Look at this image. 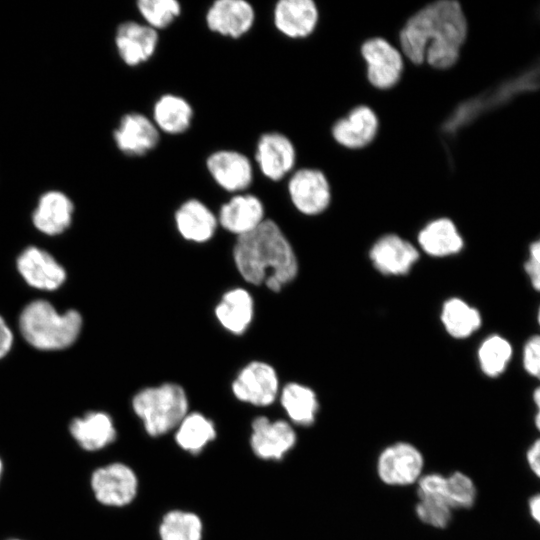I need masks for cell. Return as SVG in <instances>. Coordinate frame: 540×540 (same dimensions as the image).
Segmentation results:
<instances>
[{"mask_svg":"<svg viewBox=\"0 0 540 540\" xmlns=\"http://www.w3.org/2000/svg\"><path fill=\"white\" fill-rule=\"evenodd\" d=\"M527 460L531 470L540 478V439L530 446L527 452Z\"/></svg>","mask_w":540,"mask_h":540,"instance_id":"cell-38","label":"cell"},{"mask_svg":"<svg viewBox=\"0 0 540 540\" xmlns=\"http://www.w3.org/2000/svg\"><path fill=\"white\" fill-rule=\"evenodd\" d=\"M175 222L183 238L198 243L211 239L218 225L215 214L202 201L194 198L179 206Z\"/></svg>","mask_w":540,"mask_h":540,"instance_id":"cell-22","label":"cell"},{"mask_svg":"<svg viewBox=\"0 0 540 540\" xmlns=\"http://www.w3.org/2000/svg\"><path fill=\"white\" fill-rule=\"evenodd\" d=\"M221 325L236 335L245 332L253 317V299L248 291L236 288L226 292L215 309Z\"/></svg>","mask_w":540,"mask_h":540,"instance_id":"cell-26","label":"cell"},{"mask_svg":"<svg viewBox=\"0 0 540 540\" xmlns=\"http://www.w3.org/2000/svg\"><path fill=\"white\" fill-rule=\"evenodd\" d=\"M379 131V118L367 105H358L339 118L331 127L337 144L349 150H360L370 145Z\"/></svg>","mask_w":540,"mask_h":540,"instance_id":"cell-16","label":"cell"},{"mask_svg":"<svg viewBox=\"0 0 540 540\" xmlns=\"http://www.w3.org/2000/svg\"><path fill=\"white\" fill-rule=\"evenodd\" d=\"M288 194L294 207L309 216L321 214L331 202L330 182L325 173L316 168L294 171L288 180Z\"/></svg>","mask_w":540,"mask_h":540,"instance_id":"cell-7","label":"cell"},{"mask_svg":"<svg viewBox=\"0 0 540 540\" xmlns=\"http://www.w3.org/2000/svg\"><path fill=\"white\" fill-rule=\"evenodd\" d=\"M529 509L533 519L540 525V494L530 498Z\"/></svg>","mask_w":540,"mask_h":540,"instance_id":"cell-39","label":"cell"},{"mask_svg":"<svg viewBox=\"0 0 540 540\" xmlns=\"http://www.w3.org/2000/svg\"><path fill=\"white\" fill-rule=\"evenodd\" d=\"M418 243L428 255L443 257L460 252L463 238L454 222L448 218H437L419 232Z\"/></svg>","mask_w":540,"mask_h":540,"instance_id":"cell-25","label":"cell"},{"mask_svg":"<svg viewBox=\"0 0 540 540\" xmlns=\"http://www.w3.org/2000/svg\"><path fill=\"white\" fill-rule=\"evenodd\" d=\"M255 19V9L246 0H216L205 14L210 31L232 39L246 35L254 26Z\"/></svg>","mask_w":540,"mask_h":540,"instance_id":"cell-14","label":"cell"},{"mask_svg":"<svg viewBox=\"0 0 540 540\" xmlns=\"http://www.w3.org/2000/svg\"><path fill=\"white\" fill-rule=\"evenodd\" d=\"M22 336L40 350H60L71 346L82 327L81 315L75 310L60 314L47 301L28 304L19 319Z\"/></svg>","mask_w":540,"mask_h":540,"instance_id":"cell-3","label":"cell"},{"mask_svg":"<svg viewBox=\"0 0 540 540\" xmlns=\"http://www.w3.org/2000/svg\"><path fill=\"white\" fill-rule=\"evenodd\" d=\"M533 401L538 409L535 415V425L540 431V386H538L533 392Z\"/></svg>","mask_w":540,"mask_h":540,"instance_id":"cell-41","label":"cell"},{"mask_svg":"<svg viewBox=\"0 0 540 540\" xmlns=\"http://www.w3.org/2000/svg\"><path fill=\"white\" fill-rule=\"evenodd\" d=\"M132 408L152 437L176 429L188 414V399L184 389L175 383L140 390L132 399Z\"/></svg>","mask_w":540,"mask_h":540,"instance_id":"cell-4","label":"cell"},{"mask_svg":"<svg viewBox=\"0 0 540 540\" xmlns=\"http://www.w3.org/2000/svg\"><path fill=\"white\" fill-rule=\"evenodd\" d=\"M264 205L255 195L238 193L224 203L217 217L218 223L238 237L258 227L264 219Z\"/></svg>","mask_w":540,"mask_h":540,"instance_id":"cell-21","label":"cell"},{"mask_svg":"<svg viewBox=\"0 0 540 540\" xmlns=\"http://www.w3.org/2000/svg\"><path fill=\"white\" fill-rule=\"evenodd\" d=\"M418 258L415 246L395 234L382 236L370 250V259L375 268L387 275L408 273Z\"/></svg>","mask_w":540,"mask_h":540,"instance_id":"cell-20","label":"cell"},{"mask_svg":"<svg viewBox=\"0 0 540 540\" xmlns=\"http://www.w3.org/2000/svg\"><path fill=\"white\" fill-rule=\"evenodd\" d=\"M117 148L130 157H141L159 144L160 131L148 116L139 112L124 114L113 132Z\"/></svg>","mask_w":540,"mask_h":540,"instance_id":"cell-15","label":"cell"},{"mask_svg":"<svg viewBox=\"0 0 540 540\" xmlns=\"http://www.w3.org/2000/svg\"><path fill=\"white\" fill-rule=\"evenodd\" d=\"M468 36V21L461 4L439 0L413 13L399 32V49L414 65L437 70L453 67Z\"/></svg>","mask_w":540,"mask_h":540,"instance_id":"cell-1","label":"cell"},{"mask_svg":"<svg viewBox=\"0 0 540 540\" xmlns=\"http://www.w3.org/2000/svg\"><path fill=\"white\" fill-rule=\"evenodd\" d=\"M423 467L422 453L407 442H397L386 447L377 460L379 478L391 486H406L417 482Z\"/></svg>","mask_w":540,"mask_h":540,"instance_id":"cell-8","label":"cell"},{"mask_svg":"<svg viewBox=\"0 0 540 540\" xmlns=\"http://www.w3.org/2000/svg\"><path fill=\"white\" fill-rule=\"evenodd\" d=\"M3 472H4V463H3L2 458L0 457V482L3 476Z\"/></svg>","mask_w":540,"mask_h":540,"instance_id":"cell-42","label":"cell"},{"mask_svg":"<svg viewBox=\"0 0 540 540\" xmlns=\"http://www.w3.org/2000/svg\"><path fill=\"white\" fill-rule=\"evenodd\" d=\"M235 397L255 406H269L278 394L279 382L274 368L261 361L246 365L232 384Z\"/></svg>","mask_w":540,"mask_h":540,"instance_id":"cell-12","label":"cell"},{"mask_svg":"<svg viewBox=\"0 0 540 540\" xmlns=\"http://www.w3.org/2000/svg\"><path fill=\"white\" fill-rule=\"evenodd\" d=\"M280 400L293 423L309 426L315 422L319 403L311 388L299 383H289L282 389Z\"/></svg>","mask_w":540,"mask_h":540,"instance_id":"cell-27","label":"cell"},{"mask_svg":"<svg viewBox=\"0 0 540 540\" xmlns=\"http://www.w3.org/2000/svg\"><path fill=\"white\" fill-rule=\"evenodd\" d=\"M477 496L472 479L464 473L454 472L446 477V502L452 509H468Z\"/></svg>","mask_w":540,"mask_h":540,"instance_id":"cell-33","label":"cell"},{"mask_svg":"<svg viewBox=\"0 0 540 540\" xmlns=\"http://www.w3.org/2000/svg\"><path fill=\"white\" fill-rule=\"evenodd\" d=\"M215 438L214 423L199 412L188 413L175 433L177 445L191 454H199Z\"/></svg>","mask_w":540,"mask_h":540,"instance_id":"cell-28","label":"cell"},{"mask_svg":"<svg viewBox=\"0 0 540 540\" xmlns=\"http://www.w3.org/2000/svg\"><path fill=\"white\" fill-rule=\"evenodd\" d=\"M441 320L446 331L455 338L469 337L482 324L480 312L459 298H451L444 303Z\"/></svg>","mask_w":540,"mask_h":540,"instance_id":"cell-29","label":"cell"},{"mask_svg":"<svg viewBox=\"0 0 540 540\" xmlns=\"http://www.w3.org/2000/svg\"><path fill=\"white\" fill-rule=\"evenodd\" d=\"M522 363L527 374L540 380V335H533L524 344Z\"/></svg>","mask_w":540,"mask_h":540,"instance_id":"cell-36","label":"cell"},{"mask_svg":"<svg viewBox=\"0 0 540 540\" xmlns=\"http://www.w3.org/2000/svg\"><path fill=\"white\" fill-rule=\"evenodd\" d=\"M68 433L79 449L97 454L111 446L117 438V429L112 417L100 410L86 411L72 417Z\"/></svg>","mask_w":540,"mask_h":540,"instance_id":"cell-10","label":"cell"},{"mask_svg":"<svg viewBox=\"0 0 540 540\" xmlns=\"http://www.w3.org/2000/svg\"><path fill=\"white\" fill-rule=\"evenodd\" d=\"M477 355L482 372L495 378L507 369L513 356V347L506 338L494 334L481 343Z\"/></svg>","mask_w":540,"mask_h":540,"instance_id":"cell-31","label":"cell"},{"mask_svg":"<svg viewBox=\"0 0 540 540\" xmlns=\"http://www.w3.org/2000/svg\"><path fill=\"white\" fill-rule=\"evenodd\" d=\"M13 334L4 319L0 316V359L11 349Z\"/></svg>","mask_w":540,"mask_h":540,"instance_id":"cell-37","label":"cell"},{"mask_svg":"<svg viewBox=\"0 0 540 540\" xmlns=\"http://www.w3.org/2000/svg\"><path fill=\"white\" fill-rule=\"evenodd\" d=\"M366 66L368 82L376 89L388 90L401 80L404 72V56L400 49L384 37H371L360 47Z\"/></svg>","mask_w":540,"mask_h":540,"instance_id":"cell-6","label":"cell"},{"mask_svg":"<svg viewBox=\"0 0 540 540\" xmlns=\"http://www.w3.org/2000/svg\"><path fill=\"white\" fill-rule=\"evenodd\" d=\"M417 494L421 499L446 501V477L439 473H430L419 478ZM448 504V503H447Z\"/></svg>","mask_w":540,"mask_h":540,"instance_id":"cell-35","label":"cell"},{"mask_svg":"<svg viewBox=\"0 0 540 540\" xmlns=\"http://www.w3.org/2000/svg\"><path fill=\"white\" fill-rule=\"evenodd\" d=\"M528 259L540 265V238L530 244Z\"/></svg>","mask_w":540,"mask_h":540,"instance_id":"cell-40","label":"cell"},{"mask_svg":"<svg viewBox=\"0 0 540 540\" xmlns=\"http://www.w3.org/2000/svg\"><path fill=\"white\" fill-rule=\"evenodd\" d=\"M159 43L158 31L133 20L122 22L115 33V46L121 60L130 67L149 61Z\"/></svg>","mask_w":540,"mask_h":540,"instance_id":"cell-17","label":"cell"},{"mask_svg":"<svg viewBox=\"0 0 540 540\" xmlns=\"http://www.w3.org/2000/svg\"><path fill=\"white\" fill-rule=\"evenodd\" d=\"M233 254L236 267L247 282L265 284L274 292L291 282L298 272L292 246L280 227L270 219L239 236Z\"/></svg>","mask_w":540,"mask_h":540,"instance_id":"cell-2","label":"cell"},{"mask_svg":"<svg viewBox=\"0 0 540 540\" xmlns=\"http://www.w3.org/2000/svg\"><path fill=\"white\" fill-rule=\"evenodd\" d=\"M89 488L97 504L120 508L130 504L138 492V478L127 464L114 461L95 467L89 476Z\"/></svg>","mask_w":540,"mask_h":540,"instance_id":"cell-5","label":"cell"},{"mask_svg":"<svg viewBox=\"0 0 540 540\" xmlns=\"http://www.w3.org/2000/svg\"><path fill=\"white\" fill-rule=\"evenodd\" d=\"M319 9L313 0H280L273 8V24L290 39L310 36L319 22Z\"/></svg>","mask_w":540,"mask_h":540,"instance_id":"cell-18","label":"cell"},{"mask_svg":"<svg viewBox=\"0 0 540 540\" xmlns=\"http://www.w3.org/2000/svg\"><path fill=\"white\" fill-rule=\"evenodd\" d=\"M159 536L161 540H202L203 523L193 512L171 510L160 522Z\"/></svg>","mask_w":540,"mask_h":540,"instance_id":"cell-30","label":"cell"},{"mask_svg":"<svg viewBox=\"0 0 540 540\" xmlns=\"http://www.w3.org/2000/svg\"><path fill=\"white\" fill-rule=\"evenodd\" d=\"M6 540H25V539L18 538V537H12V538H8Z\"/></svg>","mask_w":540,"mask_h":540,"instance_id":"cell-44","label":"cell"},{"mask_svg":"<svg viewBox=\"0 0 540 540\" xmlns=\"http://www.w3.org/2000/svg\"><path fill=\"white\" fill-rule=\"evenodd\" d=\"M136 6L145 24L156 31L169 27L182 12L177 0H139Z\"/></svg>","mask_w":540,"mask_h":540,"instance_id":"cell-32","label":"cell"},{"mask_svg":"<svg viewBox=\"0 0 540 540\" xmlns=\"http://www.w3.org/2000/svg\"><path fill=\"white\" fill-rule=\"evenodd\" d=\"M193 117V107L184 97L166 93L155 101L151 119L160 132L179 135L191 127Z\"/></svg>","mask_w":540,"mask_h":540,"instance_id":"cell-23","label":"cell"},{"mask_svg":"<svg viewBox=\"0 0 540 540\" xmlns=\"http://www.w3.org/2000/svg\"><path fill=\"white\" fill-rule=\"evenodd\" d=\"M251 427V449L263 460L279 461L296 444V433L284 420L270 421L265 416H259L253 420Z\"/></svg>","mask_w":540,"mask_h":540,"instance_id":"cell-13","label":"cell"},{"mask_svg":"<svg viewBox=\"0 0 540 540\" xmlns=\"http://www.w3.org/2000/svg\"><path fill=\"white\" fill-rule=\"evenodd\" d=\"M17 268L24 280L40 290H55L66 279L64 268L48 252L28 247L17 259Z\"/></svg>","mask_w":540,"mask_h":540,"instance_id":"cell-19","label":"cell"},{"mask_svg":"<svg viewBox=\"0 0 540 540\" xmlns=\"http://www.w3.org/2000/svg\"><path fill=\"white\" fill-rule=\"evenodd\" d=\"M537 322H538V325L540 327V306H539L538 312H537Z\"/></svg>","mask_w":540,"mask_h":540,"instance_id":"cell-43","label":"cell"},{"mask_svg":"<svg viewBox=\"0 0 540 540\" xmlns=\"http://www.w3.org/2000/svg\"><path fill=\"white\" fill-rule=\"evenodd\" d=\"M206 168L214 182L230 193H243L253 182V165L243 153L232 149L212 152Z\"/></svg>","mask_w":540,"mask_h":540,"instance_id":"cell-11","label":"cell"},{"mask_svg":"<svg viewBox=\"0 0 540 540\" xmlns=\"http://www.w3.org/2000/svg\"><path fill=\"white\" fill-rule=\"evenodd\" d=\"M416 515L429 526L445 528L452 519V508L444 500L421 499L416 504Z\"/></svg>","mask_w":540,"mask_h":540,"instance_id":"cell-34","label":"cell"},{"mask_svg":"<svg viewBox=\"0 0 540 540\" xmlns=\"http://www.w3.org/2000/svg\"><path fill=\"white\" fill-rule=\"evenodd\" d=\"M297 160L294 143L278 131L263 133L257 140L255 162L264 177L280 181L292 172Z\"/></svg>","mask_w":540,"mask_h":540,"instance_id":"cell-9","label":"cell"},{"mask_svg":"<svg viewBox=\"0 0 540 540\" xmlns=\"http://www.w3.org/2000/svg\"><path fill=\"white\" fill-rule=\"evenodd\" d=\"M73 204L63 193L50 191L39 200L33 213L35 227L47 234L57 235L64 232L71 224Z\"/></svg>","mask_w":540,"mask_h":540,"instance_id":"cell-24","label":"cell"}]
</instances>
